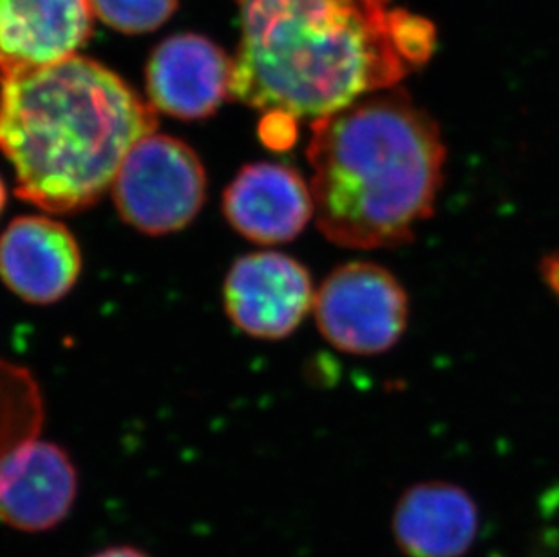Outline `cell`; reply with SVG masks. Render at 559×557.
Wrapping results in <instances>:
<instances>
[{"label": "cell", "mask_w": 559, "mask_h": 557, "mask_svg": "<svg viewBox=\"0 0 559 557\" xmlns=\"http://www.w3.org/2000/svg\"><path fill=\"white\" fill-rule=\"evenodd\" d=\"M241 43L230 96L313 118L391 90L433 54L431 22L390 0H236Z\"/></svg>", "instance_id": "obj_1"}, {"label": "cell", "mask_w": 559, "mask_h": 557, "mask_svg": "<svg viewBox=\"0 0 559 557\" xmlns=\"http://www.w3.org/2000/svg\"><path fill=\"white\" fill-rule=\"evenodd\" d=\"M156 127V109L91 58L0 62V154L15 170L16 195L43 211L95 205Z\"/></svg>", "instance_id": "obj_2"}, {"label": "cell", "mask_w": 559, "mask_h": 557, "mask_svg": "<svg viewBox=\"0 0 559 557\" xmlns=\"http://www.w3.org/2000/svg\"><path fill=\"white\" fill-rule=\"evenodd\" d=\"M308 159L322 234L366 250L409 241L433 214L445 147L428 112L385 90L313 121Z\"/></svg>", "instance_id": "obj_3"}, {"label": "cell", "mask_w": 559, "mask_h": 557, "mask_svg": "<svg viewBox=\"0 0 559 557\" xmlns=\"http://www.w3.org/2000/svg\"><path fill=\"white\" fill-rule=\"evenodd\" d=\"M111 189L123 222L148 236H164L200 214L205 167L187 143L153 132L129 151Z\"/></svg>", "instance_id": "obj_4"}, {"label": "cell", "mask_w": 559, "mask_h": 557, "mask_svg": "<svg viewBox=\"0 0 559 557\" xmlns=\"http://www.w3.org/2000/svg\"><path fill=\"white\" fill-rule=\"evenodd\" d=\"M317 327L333 347L377 355L395 346L406 330L407 295L388 270L349 263L333 270L313 299Z\"/></svg>", "instance_id": "obj_5"}, {"label": "cell", "mask_w": 559, "mask_h": 557, "mask_svg": "<svg viewBox=\"0 0 559 557\" xmlns=\"http://www.w3.org/2000/svg\"><path fill=\"white\" fill-rule=\"evenodd\" d=\"M225 308L241 332L255 339L290 335L313 306L308 270L280 252H253L233 264L225 281Z\"/></svg>", "instance_id": "obj_6"}, {"label": "cell", "mask_w": 559, "mask_h": 557, "mask_svg": "<svg viewBox=\"0 0 559 557\" xmlns=\"http://www.w3.org/2000/svg\"><path fill=\"white\" fill-rule=\"evenodd\" d=\"M79 476L57 443L24 440L0 457V520L22 532H46L73 509Z\"/></svg>", "instance_id": "obj_7"}, {"label": "cell", "mask_w": 559, "mask_h": 557, "mask_svg": "<svg viewBox=\"0 0 559 557\" xmlns=\"http://www.w3.org/2000/svg\"><path fill=\"white\" fill-rule=\"evenodd\" d=\"M233 60L209 38L181 33L154 49L145 69L151 106L178 120H203L230 96Z\"/></svg>", "instance_id": "obj_8"}, {"label": "cell", "mask_w": 559, "mask_h": 557, "mask_svg": "<svg viewBox=\"0 0 559 557\" xmlns=\"http://www.w3.org/2000/svg\"><path fill=\"white\" fill-rule=\"evenodd\" d=\"M82 256L73 234L44 216H21L0 236V278L32 305H51L73 289Z\"/></svg>", "instance_id": "obj_9"}, {"label": "cell", "mask_w": 559, "mask_h": 557, "mask_svg": "<svg viewBox=\"0 0 559 557\" xmlns=\"http://www.w3.org/2000/svg\"><path fill=\"white\" fill-rule=\"evenodd\" d=\"M223 212L234 230L259 245L296 239L316 205L307 181L288 165L261 162L239 170L223 195Z\"/></svg>", "instance_id": "obj_10"}, {"label": "cell", "mask_w": 559, "mask_h": 557, "mask_svg": "<svg viewBox=\"0 0 559 557\" xmlns=\"http://www.w3.org/2000/svg\"><path fill=\"white\" fill-rule=\"evenodd\" d=\"M480 510L449 482L413 485L396 501L391 534L406 557H464L475 545Z\"/></svg>", "instance_id": "obj_11"}, {"label": "cell", "mask_w": 559, "mask_h": 557, "mask_svg": "<svg viewBox=\"0 0 559 557\" xmlns=\"http://www.w3.org/2000/svg\"><path fill=\"white\" fill-rule=\"evenodd\" d=\"M91 29L87 0H0V62H60L87 43Z\"/></svg>", "instance_id": "obj_12"}, {"label": "cell", "mask_w": 559, "mask_h": 557, "mask_svg": "<svg viewBox=\"0 0 559 557\" xmlns=\"http://www.w3.org/2000/svg\"><path fill=\"white\" fill-rule=\"evenodd\" d=\"M93 16L117 32L138 35L164 26L178 0H87Z\"/></svg>", "instance_id": "obj_13"}, {"label": "cell", "mask_w": 559, "mask_h": 557, "mask_svg": "<svg viewBox=\"0 0 559 557\" xmlns=\"http://www.w3.org/2000/svg\"><path fill=\"white\" fill-rule=\"evenodd\" d=\"M261 134L264 142L274 149L290 147L296 140V120L290 116L272 112L266 115L263 123H261Z\"/></svg>", "instance_id": "obj_14"}, {"label": "cell", "mask_w": 559, "mask_h": 557, "mask_svg": "<svg viewBox=\"0 0 559 557\" xmlns=\"http://www.w3.org/2000/svg\"><path fill=\"white\" fill-rule=\"evenodd\" d=\"M91 557H148L147 554L138 550L134 547H111L100 553L93 554Z\"/></svg>", "instance_id": "obj_15"}, {"label": "cell", "mask_w": 559, "mask_h": 557, "mask_svg": "<svg viewBox=\"0 0 559 557\" xmlns=\"http://www.w3.org/2000/svg\"><path fill=\"white\" fill-rule=\"evenodd\" d=\"M549 281L559 294V261H552V263H550Z\"/></svg>", "instance_id": "obj_16"}, {"label": "cell", "mask_w": 559, "mask_h": 557, "mask_svg": "<svg viewBox=\"0 0 559 557\" xmlns=\"http://www.w3.org/2000/svg\"><path fill=\"white\" fill-rule=\"evenodd\" d=\"M5 206V187L4 181H2V178H0V214H2V211H4Z\"/></svg>", "instance_id": "obj_17"}]
</instances>
